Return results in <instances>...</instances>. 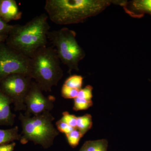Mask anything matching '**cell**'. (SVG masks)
I'll return each mask as SVG.
<instances>
[{
    "mask_svg": "<svg viewBox=\"0 0 151 151\" xmlns=\"http://www.w3.org/2000/svg\"><path fill=\"white\" fill-rule=\"evenodd\" d=\"M122 0H47L48 18L58 25L75 24L97 15L112 4L120 6Z\"/></svg>",
    "mask_w": 151,
    "mask_h": 151,
    "instance_id": "obj_1",
    "label": "cell"
},
{
    "mask_svg": "<svg viewBox=\"0 0 151 151\" xmlns=\"http://www.w3.org/2000/svg\"><path fill=\"white\" fill-rule=\"evenodd\" d=\"M45 13L42 14L24 25H15L9 33L6 45L31 58L40 49L47 46L50 26Z\"/></svg>",
    "mask_w": 151,
    "mask_h": 151,
    "instance_id": "obj_2",
    "label": "cell"
},
{
    "mask_svg": "<svg viewBox=\"0 0 151 151\" xmlns=\"http://www.w3.org/2000/svg\"><path fill=\"white\" fill-rule=\"evenodd\" d=\"M30 76L42 91L51 92L62 78L63 72L60 60L52 47L46 46L36 52L30 58Z\"/></svg>",
    "mask_w": 151,
    "mask_h": 151,
    "instance_id": "obj_3",
    "label": "cell"
},
{
    "mask_svg": "<svg viewBox=\"0 0 151 151\" xmlns=\"http://www.w3.org/2000/svg\"><path fill=\"white\" fill-rule=\"evenodd\" d=\"M19 119L22 124L20 141L22 144L30 141L47 148L52 145L55 138L59 135V132L52 124L54 118L50 112L33 117L21 113Z\"/></svg>",
    "mask_w": 151,
    "mask_h": 151,
    "instance_id": "obj_4",
    "label": "cell"
},
{
    "mask_svg": "<svg viewBox=\"0 0 151 151\" xmlns=\"http://www.w3.org/2000/svg\"><path fill=\"white\" fill-rule=\"evenodd\" d=\"M76 35L75 32L67 27L49 32L48 35V39L54 46L60 60L68 67L70 74L72 70H79L78 63L86 56Z\"/></svg>",
    "mask_w": 151,
    "mask_h": 151,
    "instance_id": "obj_5",
    "label": "cell"
},
{
    "mask_svg": "<svg viewBox=\"0 0 151 151\" xmlns=\"http://www.w3.org/2000/svg\"><path fill=\"white\" fill-rule=\"evenodd\" d=\"M31 77L23 74H12L0 79V88L12 100L15 111L26 110L25 98L31 84Z\"/></svg>",
    "mask_w": 151,
    "mask_h": 151,
    "instance_id": "obj_6",
    "label": "cell"
},
{
    "mask_svg": "<svg viewBox=\"0 0 151 151\" xmlns=\"http://www.w3.org/2000/svg\"><path fill=\"white\" fill-rule=\"evenodd\" d=\"M30 58L0 44V79L12 74L30 76Z\"/></svg>",
    "mask_w": 151,
    "mask_h": 151,
    "instance_id": "obj_7",
    "label": "cell"
},
{
    "mask_svg": "<svg viewBox=\"0 0 151 151\" xmlns=\"http://www.w3.org/2000/svg\"><path fill=\"white\" fill-rule=\"evenodd\" d=\"M42 90L35 81L32 82L29 90L25 98L26 106L25 115L37 116L50 112L54 107V97H47L42 93Z\"/></svg>",
    "mask_w": 151,
    "mask_h": 151,
    "instance_id": "obj_8",
    "label": "cell"
},
{
    "mask_svg": "<svg viewBox=\"0 0 151 151\" xmlns=\"http://www.w3.org/2000/svg\"><path fill=\"white\" fill-rule=\"evenodd\" d=\"M120 6L126 13L134 18L140 19L145 14L151 16V0H123Z\"/></svg>",
    "mask_w": 151,
    "mask_h": 151,
    "instance_id": "obj_9",
    "label": "cell"
},
{
    "mask_svg": "<svg viewBox=\"0 0 151 151\" xmlns=\"http://www.w3.org/2000/svg\"><path fill=\"white\" fill-rule=\"evenodd\" d=\"M22 12L14 0H1L0 6V17L6 22L21 18Z\"/></svg>",
    "mask_w": 151,
    "mask_h": 151,
    "instance_id": "obj_10",
    "label": "cell"
},
{
    "mask_svg": "<svg viewBox=\"0 0 151 151\" xmlns=\"http://www.w3.org/2000/svg\"><path fill=\"white\" fill-rule=\"evenodd\" d=\"M12 103L11 99L0 88V125H13L16 116L11 111Z\"/></svg>",
    "mask_w": 151,
    "mask_h": 151,
    "instance_id": "obj_11",
    "label": "cell"
},
{
    "mask_svg": "<svg viewBox=\"0 0 151 151\" xmlns=\"http://www.w3.org/2000/svg\"><path fill=\"white\" fill-rule=\"evenodd\" d=\"M21 134L19 128L16 127L9 129H0V145L9 144L15 140H20Z\"/></svg>",
    "mask_w": 151,
    "mask_h": 151,
    "instance_id": "obj_12",
    "label": "cell"
},
{
    "mask_svg": "<svg viewBox=\"0 0 151 151\" xmlns=\"http://www.w3.org/2000/svg\"><path fill=\"white\" fill-rule=\"evenodd\" d=\"M86 151H107L108 142L106 139L86 141L83 145Z\"/></svg>",
    "mask_w": 151,
    "mask_h": 151,
    "instance_id": "obj_13",
    "label": "cell"
},
{
    "mask_svg": "<svg viewBox=\"0 0 151 151\" xmlns=\"http://www.w3.org/2000/svg\"><path fill=\"white\" fill-rule=\"evenodd\" d=\"M92 125V117L90 114L77 117L76 128L84 135L91 128Z\"/></svg>",
    "mask_w": 151,
    "mask_h": 151,
    "instance_id": "obj_14",
    "label": "cell"
},
{
    "mask_svg": "<svg viewBox=\"0 0 151 151\" xmlns=\"http://www.w3.org/2000/svg\"><path fill=\"white\" fill-rule=\"evenodd\" d=\"M83 77L81 75L70 76L65 80L63 85L70 88L80 90L83 84Z\"/></svg>",
    "mask_w": 151,
    "mask_h": 151,
    "instance_id": "obj_15",
    "label": "cell"
},
{
    "mask_svg": "<svg viewBox=\"0 0 151 151\" xmlns=\"http://www.w3.org/2000/svg\"><path fill=\"white\" fill-rule=\"evenodd\" d=\"M65 136L69 145L72 147L74 148L78 145L80 139L84 135L77 129H75Z\"/></svg>",
    "mask_w": 151,
    "mask_h": 151,
    "instance_id": "obj_16",
    "label": "cell"
},
{
    "mask_svg": "<svg viewBox=\"0 0 151 151\" xmlns=\"http://www.w3.org/2000/svg\"><path fill=\"white\" fill-rule=\"evenodd\" d=\"M73 110L77 111L87 110L93 105L92 100H88L76 97L74 99Z\"/></svg>",
    "mask_w": 151,
    "mask_h": 151,
    "instance_id": "obj_17",
    "label": "cell"
},
{
    "mask_svg": "<svg viewBox=\"0 0 151 151\" xmlns=\"http://www.w3.org/2000/svg\"><path fill=\"white\" fill-rule=\"evenodd\" d=\"M78 89L70 88L63 85L61 89V95L65 99H75L78 96Z\"/></svg>",
    "mask_w": 151,
    "mask_h": 151,
    "instance_id": "obj_18",
    "label": "cell"
},
{
    "mask_svg": "<svg viewBox=\"0 0 151 151\" xmlns=\"http://www.w3.org/2000/svg\"><path fill=\"white\" fill-rule=\"evenodd\" d=\"M63 116L60 119L62 122H65L74 129H76L77 125V117L75 115H71L68 112H63Z\"/></svg>",
    "mask_w": 151,
    "mask_h": 151,
    "instance_id": "obj_19",
    "label": "cell"
},
{
    "mask_svg": "<svg viewBox=\"0 0 151 151\" xmlns=\"http://www.w3.org/2000/svg\"><path fill=\"white\" fill-rule=\"evenodd\" d=\"M93 87L91 85H86L83 89L78 91L77 97L88 100H92Z\"/></svg>",
    "mask_w": 151,
    "mask_h": 151,
    "instance_id": "obj_20",
    "label": "cell"
},
{
    "mask_svg": "<svg viewBox=\"0 0 151 151\" xmlns=\"http://www.w3.org/2000/svg\"><path fill=\"white\" fill-rule=\"evenodd\" d=\"M57 129L58 132L62 133H64L65 135L69 134L70 132H72L74 128H73L69 125L62 122L60 120L58 121L56 123Z\"/></svg>",
    "mask_w": 151,
    "mask_h": 151,
    "instance_id": "obj_21",
    "label": "cell"
},
{
    "mask_svg": "<svg viewBox=\"0 0 151 151\" xmlns=\"http://www.w3.org/2000/svg\"><path fill=\"white\" fill-rule=\"evenodd\" d=\"M14 27L8 24L0 17V35L8 36Z\"/></svg>",
    "mask_w": 151,
    "mask_h": 151,
    "instance_id": "obj_22",
    "label": "cell"
},
{
    "mask_svg": "<svg viewBox=\"0 0 151 151\" xmlns=\"http://www.w3.org/2000/svg\"><path fill=\"white\" fill-rule=\"evenodd\" d=\"M16 145L15 142L0 145V151H14Z\"/></svg>",
    "mask_w": 151,
    "mask_h": 151,
    "instance_id": "obj_23",
    "label": "cell"
},
{
    "mask_svg": "<svg viewBox=\"0 0 151 151\" xmlns=\"http://www.w3.org/2000/svg\"><path fill=\"white\" fill-rule=\"evenodd\" d=\"M8 37V35H0V44L4 42L6 40L7 38Z\"/></svg>",
    "mask_w": 151,
    "mask_h": 151,
    "instance_id": "obj_24",
    "label": "cell"
},
{
    "mask_svg": "<svg viewBox=\"0 0 151 151\" xmlns=\"http://www.w3.org/2000/svg\"><path fill=\"white\" fill-rule=\"evenodd\" d=\"M79 151H86V149H85L84 146H82V147H81V148L80 149V150H79Z\"/></svg>",
    "mask_w": 151,
    "mask_h": 151,
    "instance_id": "obj_25",
    "label": "cell"
},
{
    "mask_svg": "<svg viewBox=\"0 0 151 151\" xmlns=\"http://www.w3.org/2000/svg\"><path fill=\"white\" fill-rule=\"evenodd\" d=\"M1 0H0V6H1Z\"/></svg>",
    "mask_w": 151,
    "mask_h": 151,
    "instance_id": "obj_26",
    "label": "cell"
}]
</instances>
